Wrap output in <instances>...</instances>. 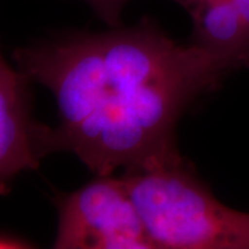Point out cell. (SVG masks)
Segmentation results:
<instances>
[{
    "label": "cell",
    "instance_id": "6da1fadb",
    "mask_svg": "<svg viewBox=\"0 0 249 249\" xmlns=\"http://www.w3.org/2000/svg\"><path fill=\"white\" fill-rule=\"evenodd\" d=\"M17 70L53 93L60 124H36L42 160L76 155L97 178L181 160L176 126L231 67L198 45H178L154 22L55 37L14 52Z\"/></svg>",
    "mask_w": 249,
    "mask_h": 249
},
{
    "label": "cell",
    "instance_id": "7a4b0ae2",
    "mask_svg": "<svg viewBox=\"0 0 249 249\" xmlns=\"http://www.w3.org/2000/svg\"><path fill=\"white\" fill-rule=\"evenodd\" d=\"M122 180L154 248L249 249V213L219 202L184 162Z\"/></svg>",
    "mask_w": 249,
    "mask_h": 249
},
{
    "label": "cell",
    "instance_id": "3957f363",
    "mask_svg": "<svg viewBox=\"0 0 249 249\" xmlns=\"http://www.w3.org/2000/svg\"><path fill=\"white\" fill-rule=\"evenodd\" d=\"M57 249H155L122 178L101 176L55 198Z\"/></svg>",
    "mask_w": 249,
    "mask_h": 249
},
{
    "label": "cell",
    "instance_id": "277c9868",
    "mask_svg": "<svg viewBox=\"0 0 249 249\" xmlns=\"http://www.w3.org/2000/svg\"><path fill=\"white\" fill-rule=\"evenodd\" d=\"M36 124L31 115L29 80L0 53V193L21 172L39 166Z\"/></svg>",
    "mask_w": 249,
    "mask_h": 249
},
{
    "label": "cell",
    "instance_id": "5b68a950",
    "mask_svg": "<svg viewBox=\"0 0 249 249\" xmlns=\"http://www.w3.org/2000/svg\"><path fill=\"white\" fill-rule=\"evenodd\" d=\"M194 40L231 70L249 68V27L232 0H201L188 11Z\"/></svg>",
    "mask_w": 249,
    "mask_h": 249
},
{
    "label": "cell",
    "instance_id": "8992f818",
    "mask_svg": "<svg viewBox=\"0 0 249 249\" xmlns=\"http://www.w3.org/2000/svg\"><path fill=\"white\" fill-rule=\"evenodd\" d=\"M4 248H32V245L25 240H21L16 235L0 232V249Z\"/></svg>",
    "mask_w": 249,
    "mask_h": 249
},
{
    "label": "cell",
    "instance_id": "52a82bcc",
    "mask_svg": "<svg viewBox=\"0 0 249 249\" xmlns=\"http://www.w3.org/2000/svg\"><path fill=\"white\" fill-rule=\"evenodd\" d=\"M232 3L235 4V7L238 9L240 14L249 27V0H232Z\"/></svg>",
    "mask_w": 249,
    "mask_h": 249
},
{
    "label": "cell",
    "instance_id": "ba28073f",
    "mask_svg": "<svg viewBox=\"0 0 249 249\" xmlns=\"http://www.w3.org/2000/svg\"><path fill=\"white\" fill-rule=\"evenodd\" d=\"M176 3H178L180 6H183L184 9L187 10V11H190V10L193 9L196 4H198L201 0H175Z\"/></svg>",
    "mask_w": 249,
    "mask_h": 249
}]
</instances>
